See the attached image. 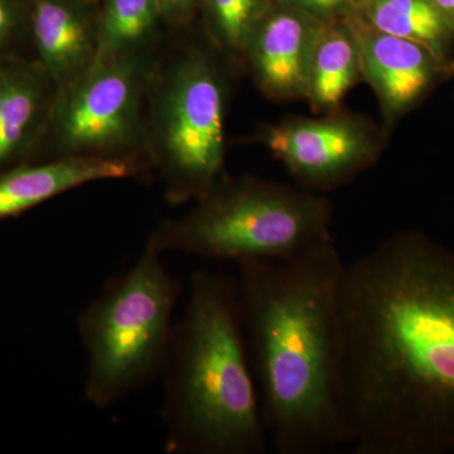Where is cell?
<instances>
[{
  "label": "cell",
  "instance_id": "obj_1",
  "mask_svg": "<svg viewBox=\"0 0 454 454\" xmlns=\"http://www.w3.org/2000/svg\"><path fill=\"white\" fill-rule=\"evenodd\" d=\"M339 315L355 453H454V250L391 236L343 268Z\"/></svg>",
  "mask_w": 454,
  "mask_h": 454
},
{
  "label": "cell",
  "instance_id": "obj_2",
  "mask_svg": "<svg viewBox=\"0 0 454 454\" xmlns=\"http://www.w3.org/2000/svg\"><path fill=\"white\" fill-rule=\"evenodd\" d=\"M239 309L269 443L278 454L351 444L340 404L333 240L289 259L236 262Z\"/></svg>",
  "mask_w": 454,
  "mask_h": 454
},
{
  "label": "cell",
  "instance_id": "obj_3",
  "mask_svg": "<svg viewBox=\"0 0 454 454\" xmlns=\"http://www.w3.org/2000/svg\"><path fill=\"white\" fill-rule=\"evenodd\" d=\"M162 376L167 453H267L235 277H191Z\"/></svg>",
  "mask_w": 454,
  "mask_h": 454
},
{
  "label": "cell",
  "instance_id": "obj_4",
  "mask_svg": "<svg viewBox=\"0 0 454 454\" xmlns=\"http://www.w3.org/2000/svg\"><path fill=\"white\" fill-rule=\"evenodd\" d=\"M333 208L325 197L258 177H221L178 219L148 238L160 254L216 262L289 259L333 240Z\"/></svg>",
  "mask_w": 454,
  "mask_h": 454
},
{
  "label": "cell",
  "instance_id": "obj_5",
  "mask_svg": "<svg viewBox=\"0 0 454 454\" xmlns=\"http://www.w3.org/2000/svg\"><path fill=\"white\" fill-rule=\"evenodd\" d=\"M162 256L146 243L133 267L109 280L77 316L89 404L115 405L162 376L182 292Z\"/></svg>",
  "mask_w": 454,
  "mask_h": 454
},
{
  "label": "cell",
  "instance_id": "obj_6",
  "mask_svg": "<svg viewBox=\"0 0 454 454\" xmlns=\"http://www.w3.org/2000/svg\"><path fill=\"white\" fill-rule=\"evenodd\" d=\"M226 83L219 62L199 46L155 61L145 149L173 205L197 201L223 177Z\"/></svg>",
  "mask_w": 454,
  "mask_h": 454
},
{
  "label": "cell",
  "instance_id": "obj_7",
  "mask_svg": "<svg viewBox=\"0 0 454 454\" xmlns=\"http://www.w3.org/2000/svg\"><path fill=\"white\" fill-rule=\"evenodd\" d=\"M155 61L152 51L101 59L73 82L57 89L40 148L50 145L51 160L139 157Z\"/></svg>",
  "mask_w": 454,
  "mask_h": 454
},
{
  "label": "cell",
  "instance_id": "obj_8",
  "mask_svg": "<svg viewBox=\"0 0 454 454\" xmlns=\"http://www.w3.org/2000/svg\"><path fill=\"white\" fill-rule=\"evenodd\" d=\"M259 140L310 192L346 184L369 167L380 149L372 128L349 115L292 119L264 128Z\"/></svg>",
  "mask_w": 454,
  "mask_h": 454
},
{
  "label": "cell",
  "instance_id": "obj_9",
  "mask_svg": "<svg viewBox=\"0 0 454 454\" xmlns=\"http://www.w3.org/2000/svg\"><path fill=\"white\" fill-rule=\"evenodd\" d=\"M321 20L286 0H273L254 29L244 59L260 90L276 100L307 98Z\"/></svg>",
  "mask_w": 454,
  "mask_h": 454
},
{
  "label": "cell",
  "instance_id": "obj_10",
  "mask_svg": "<svg viewBox=\"0 0 454 454\" xmlns=\"http://www.w3.org/2000/svg\"><path fill=\"white\" fill-rule=\"evenodd\" d=\"M343 18L356 37L361 76L375 91L387 121L408 112L439 74L452 68L422 44L373 28L355 4Z\"/></svg>",
  "mask_w": 454,
  "mask_h": 454
},
{
  "label": "cell",
  "instance_id": "obj_11",
  "mask_svg": "<svg viewBox=\"0 0 454 454\" xmlns=\"http://www.w3.org/2000/svg\"><path fill=\"white\" fill-rule=\"evenodd\" d=\"M56 97V82L35 57L0 64V172L37 153Z\"/></svg>",
  "mask_w": 454,
  "mask_h": 454
},
{
  "label": "cell",
  "instance_id": "obj_12",
  "mask_svg": "<svg viewBox=\"0 0 454 454\" xmlns=\"http://www.w3.org/2000/svg\"><path fill=\"white\" fill-rule=\"evenodd\" d=\"M138 157H61L0 172V220L16 217L74 188L106 179L139 177Z\"/></svg>",
  "mask_w": 454,
  "mask_h": 454
},
{
  "label": "cell",
  "instance_id": "obj_13",
  "mask_svg": "<svg viewBox=\"0 0 454 454\" xmlns=\"http://www.w3.org/2000/svg\"><path fill=\"white\" fill-rule=\"evenodd\" d=\"M89 0H32L33 55L64 88L97 62L98 14Z\"/></svg>",
  "mask_w": 454,
  "mask_h": 454
},
{
  "label": "cell",
  "instance_id": "obj_14",
  "mask_svg": "<svg viewBox=\"0 0 454 454\" xmlns=\"http://www.w3.org/2000/svg\"><path fill=\"white\" fill-rule=\"evenodd\" d=\"M360 76L356 37L345 18L322 23L310 62V106L317 112H333Z\"/></svg>",
  "mask_w": 454,
  "mask_h": 454
},
{
  "label": "cell",
  "instance_id": "obj_15",
  "mask_svg": "<svg viewBox=\"0 0 454 454\" xmlns=\"http://www.w3.org/2000/svg\"><path fill=\"white\" fill-rule=\"evenodd\" d=\"M355 9L373 28L422 44L453 67L454 32L430 0H355Z\"/></svg>",
  "mask_w": 454,
  "mask_h": 454
},
{
  "label": "cell",
  "instance_id": "obj_16",
  "mask_svg": "<svg viewBox=\"0 0 454 454\" xmlns=\"http://www.w3.org/2000/svg\"><path fill=\"white\" fill-rule=\"evenodd\" d=\"M162 22L160 0H106L98 13L97 61L152 51Z\"/></svg>",
  "mask_w": 454,
  "mask_h": 454
},
{
  "label": "cell",
  "instance_id": "obj_17",
  "mask_svg": "<svg viewBox=\"0 0 454 454\" xmlns=\"http://www.w3.org/2000/svg\"><path fill=\"white\" fill-rule=\"evenodd\" d=\"M215 43L244 59L247 41L273 0H203Z\"/></svg>",
  "mask_w": 454,
  "mask_h": 454
},
{
  "label": "cell",
  "instance_id": "obj_18",
  "mask_svg": "<svg viewBox=\"0 0 454 454\" xmlns=\"http://www.w3.org/2000/svg\"><path fill=\"white\" fill-rule=\"evenodd\" d=\"M32 47L31 7L25 9L20 0H0V64L27 53Z\"/></svg>",
  "mask_w": 454,
  "mask_h": 454
},
{
  "label": "cell",
  "instance_id": "obj_19",
  "mask_svg": "<svg viewBox=\"0 0 454 454\" xmlns=\"http://www.w3.org/2000/svg\"><path fill=\"white\" fill-rule=\"evenodd\" d=\"M293 7L321 22L340 20L354 7L355 0H286Z\"/></svg>",
  "mask_w": 454,
  "mask_h": 454
},
{
  "label": "cell",
  "instance_id": "obj_20",
  "mask_svg": "<svg viewBox=\"0 0 454 454\" xmlns=\"http://www.w3.org/2000/svg\"><path fill=\"white\" fill-rule=\"evenodd\" d=\"M201 0H160L163 20L173 27L186 25Z\"/></svg>",
  "mask_w": 454,
  "mask_h": 454
},
{
  "label": "cell",
  "instance_id": "obj_21",
  "mask_svg": "<svg viewBox=\"0 0 454 454\" xmlns=\"http://www.w3.org/2000/svg\"><path fill=\"white\" fill-rule=\"evenodd\" d=\"M454 32V0H430Z\"/></svg>",
  "mask_w": 454,
  "mask_h": 454
}]
</instances>
